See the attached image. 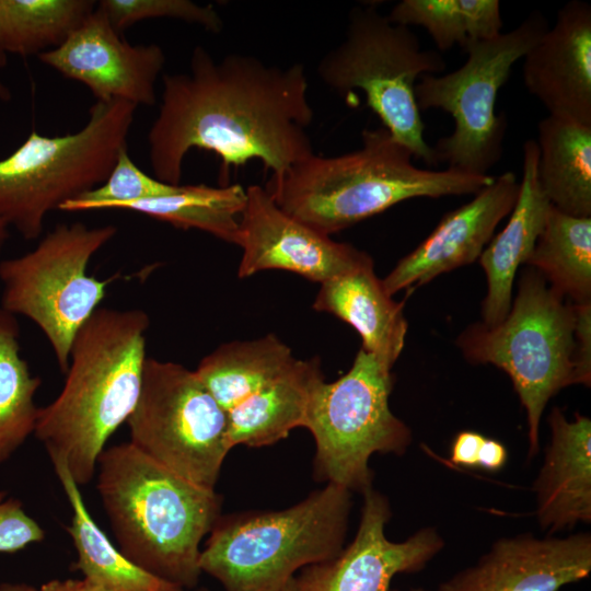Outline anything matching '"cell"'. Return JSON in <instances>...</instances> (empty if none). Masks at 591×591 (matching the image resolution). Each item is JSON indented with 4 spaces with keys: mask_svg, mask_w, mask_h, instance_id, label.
<instances>
[{
    "mask_svg": "<svg viewBox=\"0 0 591 591\" xmlns=\"http://www.w3.org/2000/svg\"><path fill=\"white\" fill-rule=\"evenodd\" d=\"M38 60L67 79L85 85L100 102L152 106L166 56L154 43L132 45L96 8L58 47Z\"/></svg>",
    "mask_w": 591,
    "mask_h": 591,
    "instance_id": "13",
    "label": "cell"
},
{
    "mask_svg": "<svg viewBox=\"0 0 591 591\" xmlns=\"http://www.w3.org/2000/svg\"><path fill=\"white\" fill-rule=\"evenodd\" d=\"M91 0H0V49L37 57L61 45L96 8Z\"/></svg>",
    "mask_w": 591,
    "mask_h": 591,
    "instance_id": "28",
    "label": "cell"
},
{
    "mask_svg": "<svg viewBox=\"0 0 591 591\" xmlns=\"http://www.w3.org/2000/svg\"><path fill=\"white\" fill-rule=\"evenodd\" d=\"M391 371L360 348L345 374L314 391L303 428L315 441L320 478L363 494L372 487L370 457L403 455L410 445L409 427L390 408Z\"/></svg>",
    "mask_w": 591,
    "mask_h": 591,
    "instance_id": "11",
    "label": "cell"
},
{
    "mask_svg": "<svg viewBox=\"0 0 591 591\" xmlns=\"http://www.w3.org/2000/svg\"><path fill=\"white\" fill-rule=\"evenodd\" d=\"M45 538L43 528L30 517L22 502L0 491V553H16Z\"/></svg>",
    "mask_w": 591,
    "mask_h": 591,
    "instance_id": "33",
    "label": "cell"
},
{
    "mask_svg": "<svg viewBox=\"0 0 591 591\" xmlns=\"http://www.w3.org/2000/svg\"><path fill=\"white\" fill-rule=\"evenodd\" d=\"M537 161L536 141L526 140L523 144L522 178L509 220L478 258L487 279L482 322L488 326L499 324L507 316L518 268L526 264L551 207L538 183Z\"/></svg>",
    "mask_w": 591,
    "mask_h": 591,
    "instance_id": "20",
    "label": "cell"
},
{
    "mask_svg": "<svg viewBox=\"0 0 591 591\" xmlns=\"http://www.w3.org/2000/svg\"><path fill=\"white\" fill-rule=\"evenodd\" d=\"M519 181L511 171L494 177L474 198L443 216L432 232L382 279L392 297L477 260L500 221L512 210Z\"/></svg>",
    "mask_w": 591,
    "mask_h": 591,
    "instance_id": "17",
    "label": "cell"
},
{
    "mask_svg": "<svg viewBox=\"0 0 591 591\" xmlns=\"http://www.w3.org/2000/svg\"><path fill=\"white\" fill-rule=\"evenodd\" d=\"M181 185L167 184L147 174L134 162L128 148H125L118 154L109 175L101 185L66 202L60 210L119 209L130 202L171 195Z\"/></svg>",
    "mask_w": 591,
    "mask_h": 591,
    "instance_id": "31",
    "label": "cell"
},
{
    "mask_svg": "<svg viewBox=\"0 0 591 591\" xmlns=\"http://www.w3.org/2000/svg\"><path fill=\"white\" fill-rule=\"evenodd\" d=\"M524 86L548 115L591 126V5L565 3L524 55Z\"/></svg>",
    "mask_w": 591,
    "mask_h": 591,
    "instance_id": "18",
    "label": "cell"
},
{
    "mask_svg": "<svg viewBox=\"0 0 591 591\" xmlns=\"http://www.w3.org/2000/svg\"><path fill=\"white\" fill-rule=\"evenodd\" d=\"M445 66L439 51L421 48L410 27L393 23L376 3H367L351 9L343 40L322 57L317 74L340 95L363 92L393 138L414 158L434 165L415 86L422 76L442 73Z\"/></svg>",
    "mask_w": 591,
    "mask_h": 591,
    "instance_id": "8",
    "label": "cell"
},
{
    "mask_svg": "<svg viewBox=\"0 0 591 591\" xmlns=\"http://www.w3.org/2000/svg\"><path fill=\"white\" fill-rule=\"evenodd\" d=\"M36 588L26 583L4 582L0 584V591H35Z\"/></svg>",
    "mask_w": 591,
    "mask_h": 591,
    "instance_id": "39",
    "label": "cell"
},
{
    "mask_svg": "<svg viewBox=\"0 0 591 591\" xmlns=\"http://www.w3.org/2000/svg\"><path fill=\"white\" fill-rule=\"evenodd\" d=\"M129 442L197 485L216 489L228 441V414L195 371L147 357L138 402L126 421Z\"/></svg>",
    "mask_w": 591,
    "mask_h": 591,
    "instance_id": "12",
    "label": "cell"
},
{
    "mask_svg": "<svg viewBox=\"0 0 591 591\" xmlns=\"http://www.w3.org/2000/svg\"><path fill=\"white\" fill-rule=\"evenodd\" d=\"M591 572V535L536 537L521 533L494 542L472 566L437 591H558Z\"/></svg>",
    "mask_w": 591,
    "mask_h": 591,
    "instance_id": "16",
    "label": "cell"
},
{
    "mask_svg": "<svg viewBox=\"0 0 591 591\" xmlns=\"http://www.w3.org/2000/svg\"><path fill=\"white\" fill-rule=\"evenodd\" d=\"M96 489L119 551L184 590L197 587L200 544L221 515L216 489L192 483L129 441L105 448Z\"/></svg>",
    "mask_w": 591,
    "mask_h": 591,
    "instance_id": "3",
    "label": "cell"
},
{
    "mask_svg": "<svg viewBox=\"0 0 591 591\" xmlns=\"http://www.w3.org/2000/svg\"><path fill=\"white\" fill-rule=\"evenodd\" d=\"M485 438L484 434L472 430L459 432L451 444V462L462 467H477L479 450Z\"/></svg>",
    "mask_w": 591,
    "mask_h": 591,
    "instance_id": "35",
    "label": "cell"
},
{
    "mask_svg": "<svg viewBox=\"0 0 591 591\" xmlns=\"http://www.w3.org/2000/svg\"><path fill=\"white\" fill-rule=\"evenodd\" d=\"M540 11L531 12L517 27L484 40L467 44L466 61L445 74H425L415 86L419 111L442 109L454 126L449 136L431 147L434 165L473 175L488 172L501 159L507 132L505 113L496 114L500 88L513 65L548 28Z\"/></svg>",
    "mask_w": 591,
    "mask_h": 591,
    "instance_id": "9",
    "label": "cell"
},
{
    "mask_svg": "<svg viewBox=\"0 0 591 591\" xmlns=\"http://www.w3.org/2000/svg\"><path fill=\"white\" fill-rule=\"evenodd\" d=\"M394 591H399V590H394ZM408 591H426V590H424L421 588H415V589H410Z\"/></svg>",
    "mask_w": 591,
    "mask_h": 591,
    "instance_id": "43",
    "label": "cell"
},
{
    "mask_svg": "<svg viewBox=\"0 0 591 591\" xmlns=\"http://www.w3.org/2000/svg\"><path fill=\"white\" fill-rule=\"evenodd\" d=\"M296 360L276 335L223 344L205 356L196 374L228 413L280 376Z\"/></svg>",
    "mask_w": 591,
    "mask_h": 591,
    "instance_id": "25",
    "label": "cell"
},
{
    "mask_svg": "<svg viewBox=\"0 0 591 591\" xmlns=\"http://www.w3.org/2000/svg\"><path fill=\"white\" fill-rule=\"evenodd\" d=\"M573 384H591V302L575 304Z\"/></svg>",
    "mask_w": 591,
    "mask_h": 591,
    "instance_id": "34",
    "label": "cell"
},
{
    "mask_svg": "<svg viewBox=\"0 0 591 591\" xmlns=\"http://www.w3.org/2000/svg\"><path fill=\"white\" fill-rule=\"evenodd\" d=\"M537 177L556 209L591 217V126L546 116L537 126Z\"/></svg>",
    "mask_w": 591,
    "mask_h": 591,
    "instance_id": "24",
    "label": "cell"
},
{
    "mask_svg": "<svg viewBox=\"0 0 591 591\" xmlns=\"http://www.w3.org/2000/svg\"><path fill=\"white\" fill-rule=\"evenodd\" d=\"M351 494L327 483L279 511L221 514L200 552L201 572L224 591H280L297 570L344 548Z\"/></svg>",
    "mask_w": 591,
    "mask_h": 591,
    "instance_id": "5",
    "label": "cell"
},
{
    "mask_svg": "<svg viewBox=\"0 0 591 591\" xmlns=\"http://www.w3.org/2000/svg\"><path fill=\"white\" fill-rule=\"evenodd\" d=\"M49 459L72 509L71 522L66 530L77 552L74 570L108 591H185L130 561L89 513L80 486L66 462L56 455Z\"/></svg>",
    "mask_w": 591,
    "mask_h": 591,
    "instance_id": "23",
    "label": "cell"
},
{
    "mask_svg": "<svg viewBox=\"0 0 591 591\" xmlns=\"http://www.w3.org/2000/svg\"><path fill=\"white\" fill-rule=\"evenodd\" d=\"M280 591H300L297 577L292 578Z\"/></svg>",
    "mask_w": 591,
    "mask_h": 591,
    "instance_id": "41",
    "label": "cell"
},
{
    "mask_svg": "<svg viewBox=\"0 0 591 591\" xmlns=\"http://www.w3.org/2000/svg\"><path fill=\"white\" fill-rule=\"evenodd\" d=\"M358 530L340 553L303 568L300 591H389L397 573L417 572L444 547V540L426 526L402 542L390 541L385 526L392 517L385 496L372 487L363 494Z\"/></svg>",
    "mask_w": 591,
    "mask_h": 591,
    "instance_id": "15",
    "label": "cell"
},
{
    "mask_svg": "<svg viewBox=\"0 0 591 591\" xmlns=\"http://www.w3.org/2000/svg\"><path fill=\"white\" fill-rule=\"evenodd\" d=\"M239 246L240 278L280 269L321 285L373 262L366 252L336 242L283 211L259 185L246 187Z\"/></svg>",
    "mask_w": 591,
    "mask_h": 591,
    "instance_id": "14",
    "label": "cell"
},
{
    "mask_svg": "<svg viewBox=\"0 0 591 591\" xmlns=\"http://www.w3.org/2000/svg\"><path fill=\"white\" fill-rule=\"evenodd\" d=\"M312 306L351 325L361 348L392 370L405 345L407 321L404 303L385 290L373 262L321 283Z\"/></svg>",
    "mask_w": 591,
    "mask_h": 591,
    "instance_id": "21",
    "label": "cell"
},
{
    "mask_svg": "<svg viewBox=\"0 0 591 591\" xmlns=\"http://www.w3.org/2000/svg\"><path fill=\"white\" fill-rule=\"evenodd\" d=\"M387 16L395 24L425 28L437 51L493 38L503 26L498 0H402Z\"/></svg>",
    "mask_w": 591,
    "mask_h": 591,
    "instance_id": "29",
    "label": "cell"
},
{
    "mask_svg": "<svg viewBox=\"0 0 591 591\" xmlns=\"http://www.w3.org/2000/svg\"><path fill=\"white\" fill-rule=\"evenodd\" d=\"M35 591H108L102 587H99L89 580L82 579H54L39 588H36Z\"/></svg>",
    "mask_w": 591,
    "mask_h": 591,
    "instance_id": "37",
    "label": "cell"
},
{
    "mask_svg": "<svg viewBox=\"0 0 591 591\" xmlns=\"http://www.w3.org/2000/svg\"><path fill=\"white\" fill-rule=\"evenodd\" d=\"M9 239V228L0 220V253Z\"/></svg>",
    "mask_w": 591,
    "mask_h": 591,
    "instance_id": "40",
    "label": "cell"
},
{
    "mask_svg": "<svg viewBox=\"0 0 591 591\" xmlns=\"http://www.w3.org/2000/svg\"><path fill=\"white\" fill-rule=\"evenodd\" d=\"M526 265L573 304L591 302V217L551 205Z\"/></svg>",
    "mask_w": 591,
    "mask_h": 591,
    "instance_id": "26",
    "label": "cell"
},
{
    "mask_svg": "<svg viewBox=\"0 0 591 591\" xmlns=\"http://www.w3.org/2000/svg\"><path fill=\"white\" fill-rule=\"evenodd\" d=\"M361 140L339 155L313 153L265 188L283 211L331 236L407 199L475 195L495 177L418 167L383 126L364 129Z\"/></svg>",
    "mask_w": 591,
    "mask_h": 591,
    "instance_id": "4",
    "label": "cell"
},
{
    "mask_svg": "<svg viewBox=\"0 0 591 591\" xmlns=\"http://www.w3.org/2000/svg\"><path fill=\"white\" fill-rule=\"evenodd\" d=\"M547 421L551 438L533 491L537 522L553 534L591 522V419L576 413L568 420L554 407Z\"/></svg>",
    "mask_w": 591,
    "mask_h": 591,
    "instance_id": "19",
    "label": "cell"
},
{
    "mask_svg": "<svg viewBox=\"0 0 591 591\" xmlns=\"http://www.w3.org/2000/svg\"><path fill=\"white\" fill-rule=\"evenodd\" d=\"M19 338L16 316L0 306V464L34 434L39 414L34 398L42 379L31 373Z\"/></svg>",
    "mask_w": 591,
    "mask_h": 591,
    "instance_id": "30",
    "label": "cell"
},
{
    "mask_svg": "<svg viewBox=\"0 0 591 591\" xmlns=\"http://www.w3.org/2000/svg\"><path fill=\"white\" fill-rule=\"evenodd\" d=\"M8 63V55L0 49V68H4ZM12 99L10 88L0 80V101L9 102Z\"/></svg>",
    "mask_w": 591,
    "mask_h": 591,
    "instance_id": "38",
    "label": "cell"
},
{
    "mask_svg": "<svg viewBox=\"0 0 591 591\" xmlns=\"http://www.w3.org/2000/svg\"><path fill=\"white\" fill-rule=\"evenodd\" d=\"M136 111L127 102L95 101L74 132L45 136L32 130L0 160V220L24 240L40 237L48 213L107 178L128 148Z\"/></svg>",
    "mask_w": 591,
    "mask_h": 591,
    "instance_id": "6",
    "label": "cell"
},
{
    "mask_svg": "<svg viewBox=\"0 0 591 591\" xmlns=\"http://www.w3.org/2000/svg\"><path fill=\"white\" fill-rule=\"evenodd\" d=\"M246 204V188L240 184L218 187L181 185L167 196L121 206L158 219L178 229H197L227 243L239 245L241 217Z\"/></svg>",
    "mask_w": 591,
    "mask_h": 591,
    "instance_id": "27",
    "label": "cell"
},
{
    "mask_svg": "<svg viewBox=\"0 0 591 591\" xmlns=\"http://www.w3.org/2000/svg\"><path fill=\"white\" fill-rule=\"evenodd\" d=\"M97 7L119 33L150 19L179 20L215 34L223 28V21L213 5L190 0H102Z\"/></svg>",
    "mask_w": 591,
    "mask_h": 591,
    "instance_id": "32",
    "label": "cell"
},
{
    "mask_svg": "<svg viewBox=\"0 0 591 591\" xmlns=\"http://www.w3.org/2000/svg\"><path fill=\"white\" fill-rule=\"evenodd\" d=\"M314 119L302 63L280 67L244 54L217 60L195 46L186 72L164 73L158 114L148 131L154 177L181 185L193 149L219 157L220 184L230 167L258 160L271 176L314 153Z\"/></svg>",
    "mask_w": 591,
    "mask_h": 591,
    "instance_id": "1",
    "label": "cell"
},
{
    "mask_svg": "<svg viewBox=\"0 0 591 591\" xmlns=\"http://www.w3.org/2000/svg\"><path fill=\"white\" fill-rule=\"evenodd\" d=\"M149 325L143 310L99 308L73 339L60 393L39 407L34 434L79 486L138 402Z\"/></svg>",
    "mask_w": 591,
    "mask_h": 591,
    "instance_id": "2",
    "label": "cell"
},
{
    "mask_svg": "<svg viewBox=\"0 0 591 591\" xmlns=\"http://www.w3.org/2000/svg\"><path fill=\"white\" fill-rule=\"evenodd\" d=\"M575 323V304L530 267L522 271L502 322L474 323L456 339L467 361L493 364L511 379L526 414L530 456L538 452L540 424L548 401L573 384Z\"/></svg>",
    "mask_w": 591,
    "mask_h": 591,
    "instance_id": "7",
    "label": "cell"
},
{
    "mask_svg": "<svg viewBox=\"0 0 591 591\" xmlns=\"http://www.w3.org/2000/svg\"><path fill=\"white\" fill-rule=\"evenodd\" d=\"M323 381L318 359H296L274 382L227 413L230 448L271 445L304 427L314 391Z\"/></svg>",
    "mask_w": 591,
    "mask_h": 591,
    "instance_id": "22",
    "label": "cell"
},
{
    "mask_svg": "<svg viewBox=\"0 0 591 591\" xmlns=\"http://www.w3.org/2000/svg\"><path fill=\"white\" fill-rule=\"evenodd\" d=\"M508 460V450L505 444L496 439L485 438L478 454L477 467L487 472H499Z\"/></svg>",
    "mask_w": 591,
    "mask_h": 591,
    "instance_id": "36",
    "label": "cell"
},
{
    "mask_svg": "<svg viewBox=\"0 0 591 591\" xmlns=\"http://www.w3.org/2000/svg\"><path fill=\"white\" fill-rule=\"evenodd\" d=\"M116 234L113 224L61 222L33 250L0 262V306L42 331L62 373L77 333L100 308L113 280L89 275L88 265Z\"/></svg>",
    "mask_w": 591,
    "mask_h": 591,
    "instance_id": "10",
    "label": "cell"
},
{
    "mask_svg": "<svg viewBox=\"0 0 591 591\" xmlns=\"http://www.w3.org/2000/svg\"><path fill=\"white\" fill-rule=\"evenodd\" d=\"M185 591H208V590H206L204 588H200V589L194 588L192 590H185Z\"/></svg>",
    "mask_w": 591,
    "mask_h": 591,
    "instance_id": "42",
    "label": "cell"
}]
</instances>
